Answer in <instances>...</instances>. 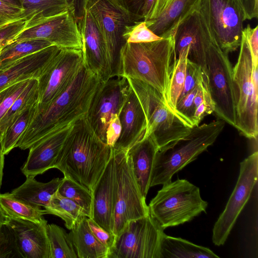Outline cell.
Wrapping results in <instances>:
<instances>
[{
	"label": "cell",
	"instance_id": "cell-1",
	"mask_svg": "<svg viewBox=\"0 0 258 258\" xmlns=\"http://www.w3.org/2000/svg\"><path fill=\"white\" fill-rule=\"evenodd\" d=\"M99 82L98 76L84 62L66 91L44 110L35 111L16 147L28 149L50 133L86 116Z\"/></svg>",
	"mask_w": 258,
	"mask_h": 258
},
{
	"label": "cell",
	"instance_id": "cell-2",
	"mask_svg": "<svg viewBox=\"0 0 258 258\" xmlns=\"http://www.w3.org/2000/svg\"><path fill=\"white\" fill-rule=\"evenodd\" d=\"M112 148L96 135L87 116L73 124L54 168L92 191L110 158Z\"/></svg>",
	"mask_w": 258,
	"mask_h": 258
},
{
	"label": "cell",
	"instance_id": "cell-3",
	"mask_svg": "<svg viewBox=\"0 0 258 258\" xmlns=\"http://www.w3.org/2000/svg\"><path fill=\"white\" fill-rule=\"evenodd\" d=\"M173 33L149 42L124 43L120 49L117 75L141 81L163 96L176 59Z\"/></svg>",
	"mask_w": 258,
	"mask_h": 258
},
{
	"label": "cell",
	"instance_id": "cell-4",
	"mask_svg": "<svg viewBox=\"0 0 258 258\" xmlns=\"http://www.w3.org/2000/svg\"><path fill=\"white\" fill-rule=\"evenodd\" d=\"M222 119L193 127L185 138L159 149L151 173L150 187L170 182L174 174L213 145L222 132Z\"/></svg>",
	"mask_w": 258,
	"mask_h": 258
},
{
	"label": "cell",
	"instance_id": "cell-5",
	"mask_svg": "<svg viewBox=\"0 0 258 258\" xmlns=\"http://www.w3.org/2000/svg\"><path fill=\"white\" fill-rule=\"evenodd\" d=\"M208 203L203 200L198 187L178 178L163 184L149 206L150 215L164 230L192 220L206 213Z\"/></svg>",
	"mask_w": 258,
	"mask_h": 258
},
{
	"label": "cell",
	"instance_id": "cell-6",
	"mask_svg": "<svg viewBox=\"0 0 258 258\" xmlns=\"http://www.w3.org/2000/svg\"><path fill=\"white\" fill-rule=\"evenodd\" d=\"M144 111L147 128L144 137L151 135L159 149L187 136L191 127L167 106L162 94L138 80L127 78Z\"/></svg>",
	"mask_w": 258,
	"mask_h": 258
},
{
	"label": "cell",
	"instance_id": "cell-7",
	"mask_svg": "<svg viewBox=\"0 0 258 258\" xmlns=\"http://www.w3.org/2000/svg\"><path fill=\"white\" fill-rule=\"evenodd\" d=\"M237 61L233 68L236 96L235 128L244 136L257 139L258 66L254 67L248 41L242 34Z\"/></svg>",
	"mask_w": 258,
	"mask_h": 258
},
{
	"label": "cell",
	"instance_id": "cell-8",
	"mask_svg": "<svg viewBox=\"0 0 258 258\" xmlns=\"http://www.w3.org/2000/svg\"><path fill=\"white\" fill-rule=\"evenodd\" d=\"M112 149L115 167L112 232L115 236L128 222L147 216L149 211L134 175L127 151Z\"/></svg>",
	"mask_w": 258,
	"mask_h": 258
},
{
	"label": "cell",
	"instance_id": "cell-9",
	"mask_svg": "<svg viewBox=\"0 0 258 258\" xmlns=\"http://www.w3.org/2000/svg\"><path fill=\"white\" fill-rule=\"evenodd\" d=\"M164 229L150 214L128 222L115 236L108 258H161Z\"/></svg>",
	"mask_w": 258,
	"mask_h": 258
},
{
	"label": "cell",
	"instance_id": "cell-10",
	"mask_svg": "<svg viewBox=\"0 0 258 258\" xmlns=\"http://www.w3.org/2000/svg\"><path fill=\"white\" fill-rule=\"evenodd\" d=\"M209 87L215 104L216 114L236 127V96L233 68L228 54L224 52L217 40L211 44L207 57Z\"/></svg>",
	"mask_w": 258,
	"mask_h": 258
},
{
	"label": "cell",
	"instance_id": "cell-11",
	"mask_svg": "<svg viewBox=\"0 0 258 258\" xmlns=\"http://www.w3.org/2000/svg\"><path fill=\"white\" fill-rule=\"evenodd\" d=\"M84 63L82 50L60 49L38 79L35 111L44 110L69 87Z\"/></svg>",
	"mask_w": 258,
	"mask_h": 258
},
{
	"label": "cell",
	"instance_id": "cell-12",
	"mask_svg": "<svg viewBox=\"0 0 258 258\" xmlns=\"http://www.w3.org/2000/svg\"><path fill=\"white\" fill-rule=\"evenodd\" d=\"M85 9L92 15L103 37L113 76L117 75L119 51L124 43L122 38L124 28L139 21L114 0H88Z\"/></svg>",
	"mask_w": 258,
	"mask_h": 258
},
{
	"label": "cell",
	"instance_id": "cell-13",
	"mask_svg": "<svg viewBox=\"0 0 258 258\" xmlns=\"http://www.w3.org/2000/svg\"><path fill=\"white\" fill-rule=\"evenodd\" d=\"M258 177V153L256 151L240 163L235 186L223 212L213 229L212 241L217 246L226 242L236 220L249 200Z\"/></svg>",
	"mask_w": 258,
	"mask_h": 258
},
{
	"label": "cell",
	"instance_id": "cell-14",
	"mask_svg": "<svg viewBox=\"0 0 258 258\" xmlns=\"http://www.w3.org/2000/svg\"><path fill=\"white\" fill-rule=\"evenodd\" d=\"M131 88L128 79L119 75L100 81L86 116L95 133L106 144L109 123L119 114Z\"/></svg>",
	"mask_w": 258,
	"mask_h": 258
},
{
	"label": "cell",
	"instance_id": "cell-15",
	"mask_svg": "<svg viewBox=\"0 0 258 258\" xmlns=\"http://www.w3.org/2000/svg\"><path fill=\"white\" fill-rule=\"evenodd\" d=\"M217 41L228 54L240 46L243 23L247 20L239 0H203Z\"/></svg>",
	"mask_w": 258,
	"mask_h": 258
},
{
	"label": "cell",
	"instance_id": "cell-16",
	"mask_svg": "<svg viewBox=\"0 0 258 258\" xmlns=\"http://www.w3.org/2000/svg\"><path fill=\"white\" fill-rule=\"evenodd\" d=\"M30 39L46 40L60 49L82 50L77 19L71 9L24 31L12 42Z\"/></svg>",
	"mask_w": 258,
	"mask_h": 258
},
{
	"label": "cell",
	"instance_id": "cell-17",
	"mask_svg": "<svg viewBox=\"0 0 258 258\" xmlns=\"http://www.w3.org/2000/svg\"><path fill=\"white\" fill-rule=\"evenodd\" d=\"M77 22L82 36L84 62L98 76L100 81H106L113 76L101 32L92 15L86 9Z\"/></svg>",
	"mask_w": 258,
	"mask_h": 258
},
{
	"label": "cell",
	"instance_id": "cell-18",
	"mask_svg": "<svg viewBox=\"0 0 258 258\" xmlns=\"http://www.w3.org/2000/svg\"><path fill=\"white\" fill-rule=\"evenodd\" d=\"M75 122L50 133L29 149L28 157L21 168L26 177H35L54 168L61 149Z\"/></svg>",
	"mask_w": 258,
	"mask_h": 258
},
{
	"label": "cell",
	"instance_id": "cell-19",
	"mask_svg": "<svg viewBox=\"0 0 258 258\" xmlns=\"http://www.w3.org/2000/svg\"><path fill=\"white\" fill-rule=\"evenodd\" d=\"M7 224L22 258H50L47 221L45 219L36 222L9 217Z\"/></svg>",
	"mask_w": 258,
	"mask_h": 258
},
{
	"label": "cell",
	"instance_id": "cell-20",
	"mask_svg": "<svg viewBox=\"0 0 258 258\" xmlns=\"http://www.w3.org/2000/svg\"><path fill=\"white\" fill-rule=\"evenodd\" d=\"M115 189V159L114 151L112 148L111 155L106 167L91 191L92 207L90 218L111 234H113Z\"/></svg>",
	"mask_w": 258,
	"mask_h": 258
},
{
	"label": "cell",
	"instance_id": "cell-21",
	"mask_svg": "<svg viewBox=\"0 0 258 258\" xmlns=\"http://www.w3.org/2000/svg\"><path fill=\"white\" fill-rule=\"evenodd\" d=\"M60 48L52 45L27 55L0 70V91L18 82L38 79Z\"/></svg>",
	"mask_w": 258,
	"mask_h": 258
},
{
	"label": "cell",
	"instance_id": "cell-22",
	"mask_svg": "<svg viewBox=\"0 0 258 258\" xmlns=\"http://www.w3.org/2000/svg\"><path fill=\"white\" fill-rule=\"evenodd\" d=\"M119 118L121 126V133L112 148L127 151L144 138L147 128L144 111L132 88L119 113Z\"/></svg>",
	"mask_w": 258,
	"mask_h": 258
},
{
	"label": "cell",
	"instance_id": "cell-23",
	"mask_svg": "<svg viewBox=\"0 0 258 258\" xmlns=\"http://www.w3.org/2000/svg\"><path fill=\"white\" fill-rule=\"evenodd\" d=\"M158 150L154 138L150 135L144 137L127 151L136 179L145 199L150 187L151 173Z\"/></svg>",
	"mask_w": 258,
	"mask_h": 258
},
{
	"label": "cell",
	"instance_id": "cell-24",
	"mask_svg": "<svg viewBox=\"0 0 258 258\" xmlns=\"http://www.w3.org/2000/svg\"><path fill=\"white\" fill-rule=\"evenodd\" d=\"M202 0H173L158 16L145 21L147 26L163 38L175 33L179 25L200 7Z\"/></svg>",
	"mask_w": 258,
	"mask_h": 258
},
{
	"label": "cell",
	"instance_id": "cell-25",
	"mask_svg": "<svg viewBox=\"0 0 258 258\" xmlns=\"http://www.w3.org/2000/svg\"><path fill=\"white\" fill-rule=\"evenodd\" d=\"M26 177L22 184L10 193L15 199L38 208H44L48 205L62 180L54 178L47 182H41L36 180L34 177Z\"/></svg>",
	"mask_w": 258,
	"mask_h": 258
},
{
	"label": "cell",
	"instance_id": "cell-26",
	"mask_svg": "<svg viewBox=\"0 0 258 258\" xmlns=\"http://www.w3.org/2000/svg\"><path fill=\"white\" fill-rule=\"evenodd\" d=\"M78 258H108L109 248L101 243L90 230L84 217L69 233Z\"/></svg>",
	"mask_w": 258,
	"mask_h": 258
},
{
	"label": "cell",
	"instance_id": "cell-27",
	"mask_svg": "<svg viewBox=\"0 0 258 258\" xmlns=\"http://www.w3.org/2000/svg\"><path fill=\"white\" fill-rule=\"evenodd\" d=\"M17 1L25 9L23 17L26 22L27 29L40 24L70 9L73 10L75 13L74 9L68 0Z\"/></svg>",
	"mask_w": 258,
	"mask_h": 258
},
{
	"label": "cell",
	"instance_id": "cell-28",
	"mask_svg": "<svg viewBox=\"0 0 258 258\" xmlns=\"http://www.w3.org/2000/svg\"><path fill=\"white\" fill-rule=\"evenodd\" d=\"M161 258L219 257L210 249L196 245L179 237L162 236L160 243Z\"/></svg>",
	"mask_w": 258,
	"mask_h": 258
},
{
	"label": "cell",
	"instance_id": "cell-29",
	"mask_svg": "<svg viewBox=\"0 0 258 258\" xmlns=\"http://www.w3.org/2000/svg\"><path fill=\"white\" fill-rule=\"evenodd\" d=\"M44 209L46 214L55 215L62 219L65 226L69 230L83 218L87 217L81 207L73 201L62 196L57 191L52 195Z\"/></svg>",
	"mask_w": 258,
	"mask_h": 258
},
{
	"label": "cell",
	"instance_id": "cell-30",
	"mask_svg": "<svg viewBox=\"0 0 258 258\" xmlns=\"http://www.w3.org/2000/svg\"><path fill=\"white\" fill-rule=\"evenodd\" d=\"M187 55V47L178 53L172 63L165 94V101L167 106L173 112L184 88Z\"/></svg>",
	"mask_w": 258,
	"mask_h": 258
},
{
	"label": "cell",
	"instance_id": "cell-31",
	"mask_svg": "<svg viewBox=\"0 0 258 258\" xmlns=\"http://www.w3.org/2000/svg\"><path fill=\"white\" fill-rule=\"evenodd\" d=\"M52 43L42 39H30L14 42L0 49V70L18 59L49 46Z\"/></svg>",
	"mask_w": 258,
	"mask_h": 258
},
{
	"label": "cell",
	"instance_id": "cell-32",
	"mask_svg": "<svg viewBox=\"0 0 258 258\" xmlns=\"http://www.w3.org/2000/svg\"><path fill=\"white\" fill-rule=\"evenodd\" d=\"M36 103L19 115L5 131L0 134V147L3 154L8 155L17 144L30 122L36 109Z\"/></svg>",
	"mask_w": 258,
	"mask_h": 258
},
{
	"label": "cell",
	"instance_id": "cell-33",
	"mask_svg": "<svg viewBox=\"0 0 258 258\" xmlns=\"http://www.w3.org/2000/svg\"><path fill=\"white\" fill-rule=\"evenodd\" d=\"M0 206L10 218L39 222L46 214L42 208H34L14 198L10 193L0 194Z\"/></svg>",
	"mask_w": 258,
	"mask_h": 258
},
{
	"label": "cell",
	"instance_id": "cell-34",
	"mask_svg": "<svg viewBox=\"0 0 258 258\" xmlns=\"http://www.w3.org/2000/svg\"><path fill=\"white\" fill-rule=\"evenodd\" d=\"M50 258H78L69 234L54 224L47 225Z\"/></svg>",
	"mask_w": 258,
	"mask_h": 258
},
{
	"label": "cell",
	"instance_id": "cell-35",
	"mask_svg": "<svg viewBox=\"0 0 258 258\" xmlns=\"http://www.w3.org/2000/svg\"><path fill=\"white\" fill-rule=\"evenodd\" d=\"M38 99V80L31 79L26 89L14 101L0 120V134L12 122L28 108L37 103Z\"/></svg>",
	"mask_w": 258,
	"mask_h": 258
},
{
	"label": "cell",
	"instance_id": "cell-36",
	"mask_svg": "<svg viewBox=\"0 0 258 258\" xmlns=\"http://www.w3.org/2000/svg\"><path fill=\"white\" fill-rule=\"evenodd\" d=\"M57 192L79 205L84 210L86 216L91 218L92 207V191L86 187L67 177L62 178Z\"/></svg>",
	"mask_w": 258,
	"mask_h": 258
},
{
	"label": "cell",
	"instance_id": "cell-37",
	"mask_svg": "<svg viewBox=\"0 0 258 258\" xmlns=\"http://www.w3.org/2000/svg\"><path fill=\"white\" fill-rule=\"evenodd\" d=\"M122 38L124 43H138L152 42L162 38L150 30L143 20L126 26L122 34Z\"/></svg>",
	"mask_w": 258,
	"mask_h": 258
},
{
	"label": "cell",
	"instance_id": "cell-38",
	"mask_svg": "<svg viewBox=\"0 0 258 258\" xmlns=\"http://www.w3.org/2000/svg\"><path fill=\"white\" fill-rule=\"evenodd\" d=\"M198 85L190 92L181 96L177 102L174 112L186 124L193 127L192 119L196 110L194 98Z\"/></svg>",
	"mask_w": 258,
	"mask_h": 258
},
{
	"label": "cell",
	"instance_id": "cell-39",
	"mask_svg": "<svg viewBox=\"0 0 258 258\" xmlns=\"http://www.w3.org/2000/svg\"><path fill=\"white\" fill-rule=\"evenodd\" d=\"M31 80L14 83L0 91V120L26 89Z\"/></svg>",
	"mask_w": 258,
	"mask_h": 258
},
{
	"label": "cell",
	"instance_id": "cell-40",
	"mask_svg": "<svg viewBox=\"0 0 258 258\" xmlns=\"http://www.w3.org/2000/svg\"><path fill=\"white\" fill-rule=\"evenodd\" d=\"M21 257L14 235L7 224L0 225V258Z\"/></svg>",
	"mask_w": 258,
	"mask_h": 258
},
{
	"label": "cell",
	"instance_id": "cell-41",
	"mask_svg": "<svg viewBox=\"0 0 258 258\" xmlns=\"http://www.w3.org/2000/svg\"><path fill=\"white\" fill-rule=\"evenodd\" d=\"M204 74L205 73L200 66L187 59L184 88L180 96L185 95L196 87Z\"/></svg>",
	"mask_w": 258,
	"mask_h": 258
},
{
	"label": "cell",
	"instance_id": "cell-42",
	"mask_svg": "<svg viewBox=\"0 0 258 258\" xmlns=\"http://www.w3.org/2000/svg\"><path fill=\"white\" fill-rule=\"evenodd\" d=\"M25 19L13 22L0 30V44L11 43L22 32L27 29Z\"/></svg>",
	"mask_w": 258,
	"mask_h": 258
},
{
	"label": "cell",
	"instance_id": "cell-43",
	"mask_svg": "<svg viewBox=\"0 0 258 258\" xmlns=\"http://www.w3.org/2000/svg\"><path fill=\"white\" fill-rule=\"evenodd\" d=\"M25 9L20 5H13L0 0V23H10L25 19Z\"/></svg>",
	"mask_w": 258,
	"mask_h": 258
},
{
	"label": "cell",
	"instance_id": "cell-44",
	"mask_svg": "<svg viewBox=\"0 0 258 258\" xmlns=\"http://www.w3.org/2000/svg\"><path fill=\"white\" fill-rule=\"evenodd\" d=\"M242 34L246 37L251 53L254 67L258 66V26L251 28L248 24L243 28Z\"/></svg>",
	"mask_w": 258,
	"mask_h": 258
},
{
	"label": "cell",
	"instance_id": "cell-45",
	"mask_svg": "<svg viewBox=\"0 0 258 258\" xmlns=\"http://www.w3.org/2000/svg\"><path fill=\"white\" fill-rule=\"evenodd\" d=\"M87 221L88 226L94 236L109 249L114 243L115 235L103 229L92 219L87 217Z\"/></svg>",
	"mask_w": 258,
	"mask_h": 258
},
{
	"label": "cell",
	"instance_id": "cell-46",
	"mask_svg": "<svg viewBox=\"0 0 258 258\" xmlns=\"http://www.w3.org/2000/svg\"><path fill=\"white\" fill-rule=\"evenodd\" d=\"M123 10L137 21L143 19L142 12L145 0H114Z\"/></svg>",
	"mask_w": 258,
	"mask_h": 258
},
{
	"label": "cell",
	"instance_id": "cell-47",
	"mask_svg": "<svg viewBox=\"0 0 258 258\" xmlns=\"http://www.w3.org/2000/svg\"><path fill=\"white\" fill-rule=\"evenodd\" d=\"M121 130L119 115L114 116L109 123L106 132V144L112 148L118 139Z\"/></svg>",
	"mask_w": 258,
	"mask_h": 258
},
{
	"label": "cell",
	"instance_id": "cell-48",
	"mask_svg": "<svg viewBox=\"0 0 258 258\" xmlns=\"http://www.w3.org/2000/svg\"><path fill=\"white\" fill-rule=\"evenodd\" d=\"M245 13L247 20L258 17V0H239Z\"/></svg>",
	"mask_w": 258,
	"mask_h": 258
},
{
	"label": "cell",
	"instance_id": "cell-49",
	"mask_svg": "<svg viewBox=\"0 0 258 258\" xmlns=\"http://www.w3.org/2000/svg\"><path fill=\"white\" fill-rule=\"evenodd\" d=\"M172 1L173 0H155L151 14L147 20L158 16L168 7Z\"/></svg>",
	"mask_w": 258,
	"mask_h": 258
},
{
	"label": "cell",
	"instance_id": "cell-50",
	"mask_svg": "<svg viewBox=\"0 0 258 258\" xmlns=\"http://www.w3.org/2000/svg\"><path fill=\"white\" fill-rule=\"evenodd\" d=\"M70 5L74 9L77 20L83 15L88 0H68Z\"/></svg>",
	"mask_w": 258,
	"mask_h": 258
},
{
	"label": "cell",
	"instance_id": "cell-51",
	"mask_svg": "<svg viewBox=\"0 0 258 258\" xmlns=\"http://www.w3.org/2000/svg\"><path fill=\"white\" fill-rule=\"evenodd\" d=\"M155 2V0H145L142 12V16L144 21L147 20L149 18Z\"/></svg>",
	"mask_w": 258,
	"mask_h": 258
},
{
	"label": "cell",
	"instance_id": "cell-52",
	"mask_svg": "<svg viewBox=\"0 0 258 258\" xmlns=\"http://www.w3.org/2000/svg\"><path fill=\"white\" fill-rule=\"evenodd\" d=\"M4 156L5 155L2 151L1 147H0V189L2 185V178L3 175V170L4 167Z\"/></svg>",
	"mask_w": 258,
	"mask_h": 258
},
{
	"label": "cell",
	"instance_id": "cell-53",
	"mask_svg": "<svg viewBox=\"0 0 258 258\" xmlns=\"http://www.w3.org/2000/svg\"><path fill=\"white\" fill-rule=\"evenodd\" d=\"M9 219V217L4 212L0 206V225L7 224Z\"/></svg>",
	"mask_w": 258,
	"mask_h": 258
},
{
	"label": "cell",
	"instance_id": "cell-54",
	"mask_svg": "<svg viewBox=\"0 0 258 258\" xmlns=\"http://www.w3.org/2000/svg\"><path fill=\"white\" fill-rule=\"evenodd\" d=\"M7 3L15 5H20L19 2L17 0H2ZM21 6V5H20Z\"/></svg>",
	"mask_w": 258,
	"mask_h": 258
},
{
	"label": "cell",
	"instance_id": "cell-55",
	"mask_svg": "<svg viewBox=\"0 0 258 258\" xmlns=\"http://www.w3.org/2000/svg\"><path fill=\"white\" fill-rule=\"evenodd\" d=\"M12 22H10V23H0V30L2 29V28H3L4 27H6V26L8 25L10 23H12Z\"/></svg>",
	"mask_w": 258,
	"mask_h": 258
},
{
	"label": "cell",
	"instance_id": "cell-56",
	"mask_svg": "<svg viewBox=\"0 0 258 258\" xmlns=\"http://www.w3.org/2000/svg\"><path fill=\"white\" fill-rule=\"evenodd\" d=\"M5 45H4L3 44H0V49L3 48Z\"/></svg>",
	"mask_w": 258,
	"mask_h": 258
}]
</instances>
